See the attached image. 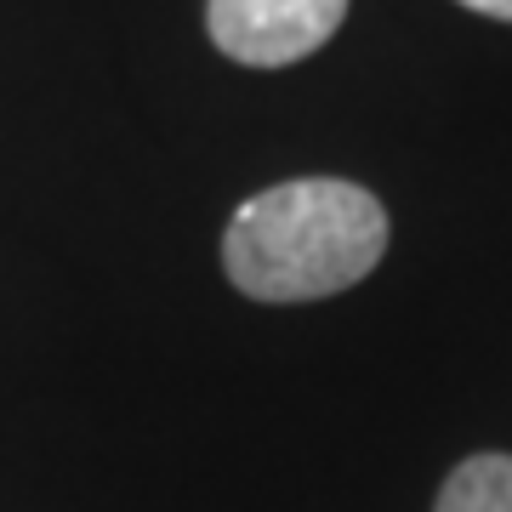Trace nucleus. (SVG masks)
I'll use <instances>...</instances> for the list:
<instances>
[{
  "label": "nucleus",
  "instance_id": "obj_2",
  "mask_svg": "<svg viewBox=\"0 0 512 512\" xmlns=\"http://www.w3.org/2000/svg\"><path fill=\"white\" fill-rule=\"evenodd\" d=\"M348 18V0H211L205 29L222 57L251 69H285L325 46Z\"/></svg>",
  "mask_w": 512,
  "mask_h": 512
},
{
  "label": "nucleus",
  "instance_id": "obj_3",
  "mask_svg": "<svg viewBox=\"0 0 512 512\" xmlns=\"http://www.w3.org/2000/svg\"><path fill=\"white\" fill-rule=\"evenodd\" d=\"M433 512H512V456H467L444 478Z\"/></svg>",
  "mask_w": 512,
  "mask_h": 512
},
{
  "label": "nucleus",
  "instance_id": "obj_4",
  "mask_svg": "<svg viewBox=\"0 0 512 512\" xmlns=\"http://www.w3.org/2000/svg\"><path fill=\"white\" fill-rule=\"evenodd\" d=\"M461 6H473V12H484V18L512 23V0H461Z\"/></svg>",
  "mask_w": 512,
  "mask_h": 512
},
{
  "label": "nucleus",
  "instance_id": "obj_1",
  "mask_svg": "<svg viewBox=\"0 0 512 512\" xmlns=\"http://www.w3.org/2000/svg\"><path fill=\"white\" fill-rule=\"evenodd\" d=\"M382 200L342 177H296L245 200L222 234V268L251 302L342 296L382 262Z\"/></svg>",
  "mask_w": 512,
  "mask_h": 512
}]
</instances>
